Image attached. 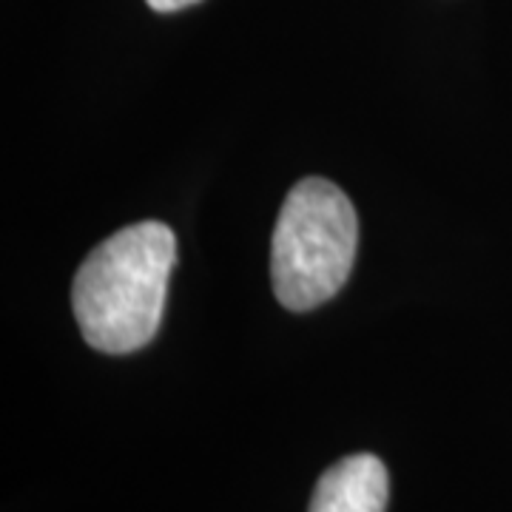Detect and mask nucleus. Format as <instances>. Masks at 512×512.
Returning a JSON list of instances; mask_svg holds the SVG:
<instances>
[{
  "label": "nucleus",
  "instance_id": "3",
  "mask_svg": "<svg viewBox=\"0 0 512 512\" xmlns=\"http://www.w3.org/2000/svg\"><path fill=\"white\" fill-rule=\"evenodd\" d=\"M387 490L390 481L382 458L370 453L348 456L322 473L308 512H384Z\"/></svg>",
  "mask_w": 512,
  "mask_h": 512
},
{
  "label": "nucleus",
  "instance_id": "4",
  "mask_svg": "<svg viewBox=\"0 0 512 512\" xmlns=\"http://www.w3.org/2000/svg\"><path fill=\"white\" fill-rule=\"evenodd\" d=\"M146 3L154 12H180L185 6H194L200 0H146Z\"/></svg>",
  "mask_w": 512,
  "mask_h": 512
},
{
  "label": "nucleus",
  "instance_id": "2",
  "mask_svg": "<svg viewBox=\"0 0 512 512\" xmlns=\"http://www.w3.org/2000/svg\"><path fill=\"white\" fill-rule=\"evenodd\" d=\"M359 222L353 202L322 177L296 183L282 202L271 242V282L279 305L313 311L348 282Z\"/></svg>",
  "mask_w": 512,
  "mask_h": 512
},
{
  "label": "nucleus",
  "instance_id": "1",
  "mask_svg": "<svg viewBox=\"0 0 512 512\" xmlns=\"http://www.w3.org/2000/svg\"><path fill=\"white\" fill-rule=\"evenodd\" d=\"M177 237L163 222H137L100 242L74 276L72 308L83 339L100 353L146 348L163 322Z\"/></svg>",
  "mask_w": 512,
  "mask_h": 512
}]
</instances>
